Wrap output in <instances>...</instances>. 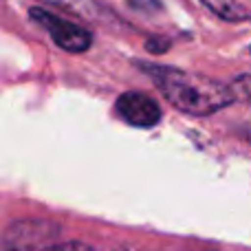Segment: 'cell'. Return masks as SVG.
<instances>
[{"label":"cell","instance_id":"obj_1","mask_svg":"<svg viewBox=\"0 0 251 251\" xmlns=\"http://www.w3.org/2000/svg\"><path fill=\"white\" fill-rule=\"evenodd\" d=\"M152 82L159 86L163 97L185 115L194 117H207L212 113H218L231 101H236V95L231 86H225L223 82L212 77H205L199 73H185L174 66H159V64H139Z\"/></svg>","mask_w":251,"mask_h":251},{"label":"cell","instance_id":"obj_2","mask_svg":"<svg viewBox=\"0 0 251 251\" xmlns=\"http://www.w3.org/2000/svg\"><path fill=\"white\" fill-rule=\"evenodd\" d=\"M29 18L33 22H38L44 31H49L51 40L69 53H84L93 47V33L84 26H79L77 22L71 20H62L60 16L47 11L42 7H31L29 9Z\"/></svg>","mask_w":251,"mask_h":251},{"label":"cell","instance_id":"obj_3","mask_svg":"<svg viewBox=\"0 0 251 251\" xmlns=\"http://www.w3.org/2000/svg\"><path fill=\"white\" fill-rule=\"evenodd\" d=\"M60 227L51 221H20L13 223L2 238V251H44L49 249Z\"/></svg>","mask_w":251,"mask_h":251},{"label":"cell","instance_id":"obj_4","mask_svg":"<svg viewBox=\"0 0 251 251\" xmlns=\"http://www.w3.org/2000/svg\"><path fill=\"white\" fill-rule=\"evenodd\" d=\"M117 108L119 117L128 122L134 128H152L161 122V108L152 97L143 95L137 91H128L117 97Z\"/></svg>","mask_w":251,"mask_h":251},{"label":"cell","instance_id":"obj_5","mask_svg":"<svg viewBox=\"0 0 251 251\" xmlns=\"http://www.w3.org/2000/svg\"><path fill=\"white\" fill-rule=\"evenodd\" d=\"M201 2L227 22L251 20V0H201Z\"/></svg>","mask_w":251,"mask_h":251},{"label":"cell","instance_id":"obj_6","mask_svg":"<svg viewBox=\"0 0 251 251\" xmlns=\"http://www.w3.org/2000/svg\"><path fill=\"white\" fill-rule=\"evenodd\" d=\"M231 91H234L236 100H243V101H247V104H251V73L236 77L234 82H231Z\"/></svg>","mask_w":251,"mask_h":251},{"label":"cell","instance_id":"obj_7","mask_svg":"<svg viewBox=\"0 0 251 251\" xmlns=\"http://www.w3.org/2000/svg\"><path fill=\"white\" fill-rule=\"evenodd\" d=\"M128 4L134 9V11H141V13L159 11V9H161V0H130Z\"/></svg>","mask_w":251,"mask_h":251},{"label":"cell","instance_id":"obj_8","mask_svg":"<svg viewBox=\"0 0 251 251\" xmlns=\"http://www.w3.org/2000/svg\"><path fill=\"white\" fill-rule=\"evenodd\" d=\"M53 2L62 4V7H73L75 11H79V13H86L88 9H91L93 0H53Z\"/></svg>","mask_w":251,"mask_h":251},{"label":"cell","instance_id":"obj_9","mask_svg":"<svg viewBox=\"0 0 251 251\" xmlns=\"http://www.w3.org/2000/svg\"><path fill=\"white\" fill-rule=\"evenodd\" d=\"M44 251H93L88 245L84 243H66V245H55V247H49Z\"/></svg>","mask_w":251,"mask_h":251},{"label":"cell","instance_id":"obj_10","mask_svg":"<svg viewBox=\"0 0 251 251\" xmlns=\"http://www.w3.org/2000/svg\"><path fill=\"white\" fill-rule=\"evenodd\" d=\"M146 47H148V51H152V53H161V51H165V49H168V42H159V40H150V42H148Z\"/></svg>","mask_w":251,"mask_h":251}]
</instances>
